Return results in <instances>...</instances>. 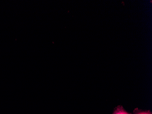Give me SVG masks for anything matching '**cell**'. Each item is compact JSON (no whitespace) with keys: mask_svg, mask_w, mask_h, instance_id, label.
Returning <instances> with one entry per match:
<instances>
[{"mask_svg":"<svg viewBox=\"0 0 152 114\" xmlns=\"http://www.w3.org/2000/svg\"><path fill=\"white\" fill-rule=\"evenodd\" d=\"M113 114H130L129 113L127 112V111H125L124 109L122 108V107L118 108L114 111Z\"/></svg>","mask_w":152,"mask_h":114,"instance_id":"cell-1","label":"cell"},{"mask_svg":"<svg viewBox=\"0 0 152 114\" xmlns=\"http://www.w3.org/2000/svg\"><path fill=\"white\" fill-rule=\"evenodd\" d=\"M136 114H152V113L149 111H140Z\"/></svg>","mask_w":152,"mask_h":114,"instance_id":"cell-2","label":"cell"}]
</instances>
